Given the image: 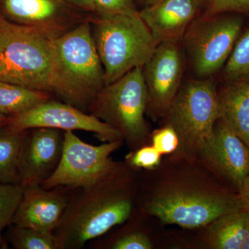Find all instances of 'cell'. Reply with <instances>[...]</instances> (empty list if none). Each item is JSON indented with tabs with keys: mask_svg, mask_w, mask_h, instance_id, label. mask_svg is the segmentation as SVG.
<instances>
[{
	"mask_svg": "<svg viewBox=\"0 0 249 249\" xmlns=\"http://www.w3.org/2000/svg\"><path fill=\"white\" fill-rule=\"evenodd\" d=\"M141 178L142 213L186 229L206 227L223 214L243 209L239 193L196 159L168 155Z\"/></svg>",
	"mask_w": 249,
	"mask_h": 249,
	"instance_id": "cell-1",
	"label": "cell"
},
{
	"mask_svg": "<svg viewBox=\"0 0 249 249\" xmlns=\"http://www.w3.org/2000/svg\"><path fill=\"white\" fill-rule=\"evenodd\" d=\"M140 184L138 170L124 161L91 186L70 188L66 209L53 232L60 249H83L129 220Z\"/></svg>",
	"mask_w": 249,
	"mask_h": 249,
	"instance_id": "cell-2",
	"label": "cell"
},
{
	"mask_svg": "<svg viewBox=\"0 0 249 249\" xmlns=\"http://www.w3.org/2000/svg\"><path fill=\"white\" fill-rule=\"evenodd\" d=\"M90 19L54 40L49 80L51 95L86 112L106 85Z\"/></svg>",
	"mask_w": 249,
	"mask_h": 249,
	"instance_id": "cell-3",
	"label": "cell"
},
{
	"mask_svg": "<svg viewBox=\"0 0 249 249\" xmlns=\"http://www.w3.org/2000/svg\"><path fill=\"white\" fill-rule=\"evenodd\" d=\"M90 21L106 85L143 67L158 45L139 11L134 15L93 16Z\"/></svg>",
	"mask_w": 249,
	"mask_h": 249,
	"instance_id": "cell-4",
	"label": "cell"
},
{
	"mask_svg": "<svg viewBox=\"0 0 249 249\" xmlns=\"http://www.w3.org/2000/svg\"><path fill=\"white\" fill-rule=\"evenodd\" d=\"M55 38L45 31L11 22L0 14V80L50 93Z\"/></svg>",
	"mask_w": 249,
	"mask_h": 249,
	"instance_id": "cell-5",
	"label": "cell"
},
{
	"mask_svg": "<svg viewBox=\"0 0 249 249\" xmlns=\"http://www.w3.org/2000/svg\"><path fill=\"white\" fill-rule=\"evenodd\" d=\"M142 67L105 85L88 113L116 129L130 151L150 144L152 131L145 119L147 91Z\"/></svg>",
	"mask_w": 249,
	"mask_h": 249,
	"instance_id": "cell-6",
	"label": "cell"
},
{
	"mask_svg": "<svg viewBox=\"0 0 249 249\" xmlns=\"http://www.w3.org/2000/svg\"><path fill=\"white\" fill-rule=\"evenodd\" d=\"M219 118L217 89L211 78L186 81L178 90L162 119L176 131L178 147L173 155L197 158Z\"/></svg>",
	"mask_w": 249,
	"mask_h": 249,
	"instance_id": "cell-7",
	"label": "cell"
},
{
	"mask_svg": "<svg viewBox=\"0 0 249 249\" xmlns=\"http://www.w3.org/2000/svg\"><path fill=\"white\" fill-rule=\"evenodd\" d=\"M123 143L122 140H118L91 145L72 131H66L60 163L42 186L46 189L60 186L76 188L98 182L120 165L121 162L114 161L111 155Z\"/></svg>",
	"mask_w": 249,
	"mask_h": 249,
	"instance_id": "cell-8",
	"label": "cell"
},
{
	"mask_svg": "<svg viewBox=\"0 0 249 249\" xmlns=\"http://www.w3.org/2000/svg\"><path fill=\"white\" fill-rule=\"evenodd\" d=\"M237 16L220 15L201 18L186 32L187 51L196 76L207 78L227 63L242 28Z\"/></svg>",
	"mask_w": 249,
	"mask_h": 249,
	"instance_id": "cell-9",
	"label": "cell"
},
{
	"mask_svg": "<svg viewBox=\"0 0 249 249\" xmlns=\"http://www.w3.org/2000/svg\"><path fill=\"white\" fill-rule=\"evenodd\" d=\"M8 126L17 131L36 127L58 129L64 132L85 131L91 132L103 142L123 141L116 129L96 116L52 98L30 110L10 117Z\"/></svg>",
	"mask_w": 249,
	"mask_h": 249,
	"instance_id": "cell-10",
	"label": "cell"
},
{
	"mask_svg": "<svg viewBox=\"0 0 249 249\" xmlns=\"http://www.w3.org/2000/svg\"><path fill=\"white\" fill-rule=\"evenodd\" d=\"M178 43L159 44L142 68L147 91L146 114L153 121L164 117L182 85L184 60Z\"/></svg>",
	"mask_w": 249,
	"mask_h": 249,
	"instance_id": "cell-11",
	"label": "cell"
},
{
	"mask_svg": "<svg viewBox=\"0 0 249 249\" xmlns=\"http://www.w3.org/2000/svg\"><path fill=\"white\" fill-rule=\"evenodd\" d=\"M197 159L229 188L239 193L249 175V147L219 118Z\"/></svg>",
	"mask_w": 249,
	"mask_h": 249,
	"instance_id": "cell-12",
	"label": "cell"
},
{
	"mask_svg": "<svg viewBox=\"0 0 249 249\" xmlns=\"http://www.w3.org/2000/svg\"><path fill=\"white\" fill-rule=\"evenodd\" d=\"M0 14L11 22L55 37L90 18L65 0H0Z\"/></svg>",
	"mask_w": 249,
	"mask_h": 249,
	"instance_id": "cell-13",
	"label": "cell"
},
{
	"mask_svg": "<svg viewBox=\"0 0 249 249\" xmlns=\"http://www.w3.org/2000/svg\"><path fill=\"white\" fill-rule=\"evenodd\" d=\"M65 132L36 127L24 130L19 157L20 184L42 186L60 163Z\"/></svg>",
	"mask_w": 249,
	"mask_h": 249,
	"instance_id": "cell-14",
	"label": "cell"
},
{
	"mask_svg": "<svg viewBox=\"0 0 249 249\" xmlns=\"http://www.w3.org/2000/svg\"><path fill=\"white\" fill-rule=\"evenodd\" d=\"M69 193L68 187H24L12 224L53 232L66 209Z\"/></svg>",
	"mask_w": 249,
	"mask_h": 249,
	"instance_id": "cell-15",
	"label": "cell"
},
{
	"mask_svg": "<svg viewBox=\"0 0 249 249\" xmlns=\"http://www.w3.org/2000/svg\"><path fill=\"white\" fill-rule=\"evenodd\" d=\"M199 5L195 0H157L139 11L157 44L178 42L193 22Z\"/></svg>",
	"mask_w": 249,
	"mask_h": 249,
	"instance_id": "cell-16",
	"label": "cell"
},
{
	"mask_svg": "<svg viewBox=\"0 0 249 249\" xmlns=\"http://www.w3.org/2000/svg\"><path fill=\"white\" fill-rule=\"evenodd\" d=\"M217 98L219 118L249 147V78L226 80Z\"/></svg>",
	"mask_w": 249,
	"mask_h": 249,
	"instance_id": "cell-17",
	"label": "cell"
},
{
	"mask_svg": "<svg viewBox=\"0 0 249 249\" xmlns=\"http://www.w3.org/2000/svg\"><path fill=\"white\" fill-rule=\"evenodd\" d=\"M206 243L214 249H242L249 227V213L242 209L223 214L210 223Z\"/></svg>",
	"mask_w": 249,
	"mask_h": 249,
	"instance_id": "cell-18",
	"label": "cell"
},
{
	"mask_svg": "<svg viewBox=\"0 0 249 249\" xmlns=\"http://www.w3.org/2000/svg\"><path fill=\"white\" fill-rule=\"evenodd\" d=\"M52 98L46 91L0 80V112L9 117L30 110Z\"/></svg>",
	"mask_w": 249,
	"mask_h": 249,
	"instance_id": "cell-19",
	"label": "cell"
},
{
	"mask_svg": "<svg viewBox=\"0 0 249 249\" xmlns=\"http://www.w3.org/2000/svg\"><path fill=\"white\" fill-rule=\"evenodd\" d=\"M24 132L8 125L0 129V183L20 184L19 157Z\"/></svg>",
	"mask_w": 249,
	"mask_h": 249,
	"instance_id": "cell-20",
	"label": "cell"
},
{
	"mask_svg": "<svg viewBox=\"0 0 249 249\" xmlns=\"http://www.w3.org/2000/svg\"><path fill=\"white\" fill-rule=\"evenodd\" d=\"M8 242L16 249H60L53 232L11 224Z\"/></svg>",
	"mask_w": 249,
	"mask_h": 249,
	"instance_id": "cell-21",
	"label": "cell"
},
{
	"mask_svg": "<svg viewBox=\"0 0 249 249\" xmlns=\"http://www.w3.org/2000/svg\"><path fill=\"white\" fill-rule=\"evenodd\" d=\"M23 192L22 185L0 183V249L8 248L4 231L12 224Z\"/></svg>",
	"mask_w": 249,
	"mask_h": 249,
	"instance_id": "cell-22",
	"label": "cell"
},
{
	"mask_svg": "<svg viewBox=\"0 0 249 249\" xmlns=\"http://www.w3.org/2000/svg\"><path fill=\"white\" fill-rule=\"evenodd\" d=\"M224 68L226 80L249 78V29L237 39Z\"/></svg>",
	"mask_w": 249,
	"mask_h": 249,
	"instance_id": "cell-23",
	"label": "cell"
},
{
	"mask_svg": "<svg viewBox=\"0 0 249 249\" xmlns=\"http://www.w3.org/2000/svg\"><path fill=\"white\" fill-rule=\"evenodd\" d=\"M162 156L151 144H147L129 152L128 155L125 156V162L135 169L151 170L160 164Z\"/></svg>",
	"mask_w": 249,
	"mask_h": 249,
	"instance_id": "cell-24",
	"label": "cell"
},
{
	"mask_svg": "<svg viewBox=\"0 0 249 249\" xmlns=\"http://www.w3.org/2000/svg\"><path fill=\"white\" fill-rule=\"evenodd\" d=\"M162 155H173L178 149V137L175 129L168 124L152 131L150 142Z\"/></svg>",
	"mask_w": 249,
	"mask_h": 249,
	"instance_id": "cell-25",
	"label": "cell"
},
{
	"mask_svg": "<svg viewBox=\"0 0 249 249\" xmlns=\"http://www.w3.org/2000/svg\"><path fill=\"white\" fill-rule=\"evenodd\" d=\"M96 16L134 15L138 14L133 0H95Z\"/></svg>",
	"mask_w": 249,
	"mask_h": 249,
	"instance_id": "cell-26",
	"label": "cell"
},
{
	"mask_svg": "<svg viewBox=\"0 0 249 249\" xmlns=\"http://www.w3.org/2000/svg\"><path fill=\"white\" fill-rule=\"evenodd\" d=\"M227 12L249 14V0H209L204 16H217Z\"/></svg>",
	"mask_w": 249,
	"mask_h": 249,
	"instance_id": "cell-27",
	"label": "cell"
},
{
	"mask_svg": "<svg viewBox=\"0 0 249 249\" xmlns=\"http://www.w3.org/2000/svg\"><path fill=\"white\" fill-rule=\"evenodd\" d=\"M113 249H151L152 241L148 236L140 231L126 232L109 245Z\"/></svg>",
	"mask_w": 249,
	"mask_h": 249,
	"instance_id": "cell-28",
	"label": "cell"
},
{
	"mask_svg": "<svg viewBox=\"0 0 249 249\" xmlns=\"http://www.w3.org/2000/svg\"><path fill=\"white\" fill-rule=\"evenodd\" d=\"M73 7L81 10L87 14H95V0H65Z\"/></svg>",
	"mask_w": 249,
	"mask_h": 249,
	"instance_id": "cell-29",
	"label": "cell"
},
{
	"mask_svg": "<svg viewBox=\"0 0 249 249\" xmlns=\"http://www.w3.org/2000/svg\"><path fill=\"white\" fill-rule=\"evenodd\" d=\"M238 193L241 202H242V208L249 213V175L246 178Z\"/></svg>",
	"mask_w": 249,
	"mask_h": 249,
	"instance_id": "cell-30",
	"label": "cell"
},
{
	"mask_svg": "<svg viewBox=\"0 0 249 249\" xmlns=\"http://www.w3.org/2000/svg\"><path fill=\"white\" fill-rule=\"evenodd\" d=\"M10 117L0 112V129L4 128L9 124Z\"/></svg>",
	"mask_w": 249,
	"mask_h": 249,
	"instance_id": "cell-31",
	"label": "cell"
},
{
	"mask_svg": "<svg viewBox=\"0 0 249 249\" xmlns=\"http://www.w3.org/2000/svg\"><path fill=\"white\" fill-rule=\"evenodd\" d=\"M242 249H249V227L248 232H247L243 245H242Z\"/></svg>",
	"mask_w": 249,
	"mask_h": 249,
	"instance_id": "cell-32",
	"label": "cell"
},
{
	"mask_svg": "<svg viewBox=\"0 0 249 249\" xmlns=\"http://www.w3.org/2000/svg\"><path fill=\"white\" fill-rule=\"evenodd\" d=\"M137 1L140 3L141 4L143 5L144 7H145V6H148V5L155 2L157 0H137Z\"/></svg>",
	"mask_w": 249,
	"mask_h": 249,
	"instance_id": "cell-33",
	"label": "cell"
},
{
	"mask_svg": "<svg viewBox=\"0 0 249 249\" xmlns=\"http://www.w3.org/2000/svg\"><path fill=\"white\" fill-rule=\"evenodd\" d=\"M198 4L200 5L201 3L204 2L205 0H195Z\"/></svg>",
	"mask_w": 249,
	"mask_h": 249,
	"instance_id": "cell-34",
	"label": "cell"
}]
</instances>
